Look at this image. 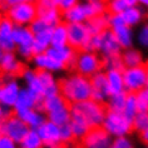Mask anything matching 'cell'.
<instances>
[{"label":"cell","mask_w":148,"mask_h":148,"mask_svg":"<svg viewBox=\"0 0 148 148\" xmlns=\"http://www.w3.org/2000/svg\"><path fill=\"white\" fill-rule=\"evenodd\" d=\"M66 29H68V45H70L77 51L87 50L92 38L87 23L66 24Z\"/></svg>","instance_id":"10"},{"label":"cell","mask_w":148,"mask_h":148,"mask_svg":"<svg viewBox=\"0 0 148 148\" xmlns=\"http://www.w3.org/2000/svg\"><path fill=\"white\" fill-rule=\"evenodd\" d=\"M19 148H44L38 131L30 129L19 143Z\"/></svg>","instance_id":"33"},{"label":"cell","mask_w":148,"mask_h":148,"mask_svg":"<svg viewBox=\"0 0 148 148\" xmlns=\"http://www.w3.org/2000/svg\"><path fill=\"white\" fill-rule=\"evenodd\" d=\"M87 27L89 29L92 35H98L104 33L107 29H109V13L107 12L103 15H99L90 19L87 23Z\"/></svg>","instance_id":"30"},{"label":"cell","mask_w":148,"mask_h":148,"mask_svg":"<svg viewBox=\"0 0 148 148\" xmlns=\"http://www.w3.org/2000/svg\"><path fill=\"white\" fill-rule=\"evenodd\" d=\"M0 133H1V122H0Z\"/></svg>","instance_id":"57"},{"label":"cell","mask_w":148,"mask_h":148,"mask_svg":"<svg viewBox=\"0 0 148 148\" xmlns=\"http://www.w3.org/2000/svg\"><path fill=\"white\" fill-rule=\"evenodd\" d=\"M20 77H21V80H23L25 88H28L29 90L34 92V93L40 95V97H43V88H42V83H40V79H39L38 70H35L34 68H30V66L29 68H24Z\"/></svg>","instance_id":"22"},{"label":"cell","mask_w":148,"mask_h":148,"mask_svg":"<svg viewBox=\"0 0 148 148\" xmlns=\"http://www.w3.org/2000/svg\"><path fill=\"white\" fill-rule=\"evenodd\" d=\"M99 49H101V34L98 35H92V38L89 40V44H88L87 50L89 51H95V53L99 54Z\"/></svg>","instance_id":"44"},{"label":"cell","mask_w":148,"mask_h":148,"mask_svg":"<svg viewBox=\"0 0 148 148\" xmlns=\"http://www.w3.org/2000/svg\"><path fill=\"white\" fill-rule=\"evenodd\" d=\"M15 116L19 117L29 127V129H35V131L47 121V117L42 112V109H28L24 112L16 113Z\"/></svg>","instance_id":"24"},{"label":"cell","mask_w":148,"mask_h":148,"mask_svg":"<svg viewBox=\"0 0 148 148\" xmlns=\"http://www.w3.org/2000/svg\"><path fill=\"white\" fill-rule=\"evenodd\" d=\"M60 95L70 106L88 101L92 97L90 78L73 72L59 80Z\"/></svg>","instance_id":"1"},{"label":"cell","mask_w":148,"mask_h":148,"mask_svg":"<svg viewBox=\"0 0 148 148\" xmlns=\"http://www.w3.org/2000/svg\"><path fill=\"white\" fill-rule=\"evenodd\" d=\"M14 25L8 18L4 16L0 21V49L4 53L15 51V43H14Z\"/></svg>","instance_id":"18"},{"label":"cell","mask_w":148,"mask_h":148,"mask_svg":"<svg viewBox=\"0 0 148 148\" xmlns=\"http://www.w3.org/2000/svg\"><path fill=\"white\" fill-rule=\"evenodd\" d=\"M70 148H83L82 146H80V144L79 143H77V144H73V146L72 147H70Z\"/></svg>","instance_id":"54"},{"label":"cell","mask_w":148,"mask_h":148,"mask_svg":"<svg viewBox=\"0 0 148 148\" xmlns=\"http://www.w3.org/2000/svg\"><path fill=\"white\" fill-rule=\"evenodd\" d=\"M136 5H138V0H110L107 1V12L109 14H122Z\"/></svg>","instance_id":"32"},{"label":"cell","mask_w":148,"mask_h":148,"mask_svg":"<svg viewBox=\"0 0 148 148\" xmlns=\"http://www.w3.org/2000/svg\"><path fill=\"white\" fill-rule=\"evenodd\" d=\"M60 136H62V142L64 144V147L66 146H73L74 142H75V138L73 136V132L70 129L69 124L62 125L60 127Z\"/></svg>","instance_id":"40"},{"label":"cell","mask_w":148,"mask_h":148,"mask_svg":"<svg viewBox=\"0 0 148 148\" xmlns=\"http://www.w3.org/2000/svg\"><path fill=\"white\" fill-rule=\"evenodd\" d=\"M103 59V70H109V69H118L123 70L124 65L122 62L121 55H116V57H109V58H102Z\"/></svg>","instance_id":"38"},{"label":"cell","mask_w":148,"mask_h":148,"mask_svg":"<svg viewBox=\"0 0 148 148\" xmlns=\"http://www.w3.org/2000/svg\"><path fill=\"white\" fill-rule=\"evenodd\" d=\"M23 70H24V63L18 57L15 51L4 53L3 58L0 59V73L3 74V77L16 78V77L21 75Z\"/></svg>","instance_id":"14"},{"label":"cell","mask_w":148,"mask_h":148,"mask_svg":"<svg viewBox=\"0 0 148 148\" xmlns=\"http://www.w3.org/2000/svg\"><path fill=\"white\" fill-rule=\"evenodd\" d=\"M108 83L109 95L124 93V83H123V73L118 69H109L104 70Z\"/></svg>","instance_id":"25"},{"label":"cell","mask_w":148,"mask_h":148,"mask_svg":"<svg viewBox=\"0 0 148 148\" xmlns=\"http://www.w3.org/2000/svg\"><path fill=\"white\" fill-rule=\"evenodd\" d=\"M25 3H35V0H4L1 8H4L6 10V9L12 8V6H15L19 4H25Z\"/></svg>","instance_id":"48"},{"label":"cell","mask_w":148,"mask_h":148,"mask_svg":"<svg viewBox=\"0 0 148 148\" xmlns=\"http://www.w3.org/2000/svg\"><path fill=\"white\" fill-rule=\"evenodd\" d=\"M144 66H146V70H147V87H148V60L146 62V64H144Z\"/></svg>","instance_id":"53"},{"label":"cell","mask_w":148,"mask_h":148,"mask_svg":"<svg viewBox=\"0 0 148 148\" xmlns=\"http://www.w3.org/2000/svg\"><path fill=\"white\" fill-rule=\"evenodd\" d=\"M3 18H4V15H3V10L0 9V21H1V19H3Z\"/></svg>","instance_id":"55"},{"label":"cell","mask_w":148,"mask_h":148,"mask_svg":"<svg viewBox=\"0 0 148 148\" xmlns=\"http://www.w3.org/2000/svg\"><path fill=\"white\" fill-rule=\"evenodd\" d=\"M110 30H112L113 35L116 36L117 42L122 49H128V48L133 47L136 35H134V30L132 28L127 27V25H121V27L112 28Z\"/></svg>","instance_id":"26"},{"label":"cell","mask_w":148,"mask_h":148,"mask_svg":"<svg viewBox=\"0 0 148 148\" xmlns=\"http://www.w3.org/2000/svg\"><path fill=\"white\" fill-rule=\"evenodd\" d=\"M44 148H64L60 136V127L50 121H45L36 129Z\"/></svg>","instance_id":"12"},{"label":"cell","mask_w":148,"mask_h":148,"mask_svg":"<svg viewBox=\"0 0 148 148\" xmlns=\"http://www.w3.org/2000/svg\"><path fill=\"white\" fill-rule=\"evenodd\" d=\"M84 3H97V1H107V0H80Z\"/></svg>","instance_id":"52"},{"label":"cell","mask_w":148,"mask_h":148,"mask_svg":"<svg viewBox=\"0 0 148 148\" xmlns=\"http://www.w3.org/2000/svg\"><path fill=\"white\" fill-rule=\"evenodd\" d=\"M121 16L124 25L133 29L134 27H138V25H140L144 21V19H146V10L140 8L139 5H136L124 10L121 14Z\"/></svg>","instance_id":"23"},{"label":"cell","mask_w":148,"mask_h":148,"mask_svg":"<svg viewBox=\"0 0 148 148\" xmlns=\"http://www.w3.org/2000/svg\"><path fill=\"white\" fill-rule=\"evenodd\" d=\"M139 139H140V142H142L144 146H148V128L146 129V131H143L142 133H139Z\"/></svg>","instance_id":"49"},{"label":"cell","mask_w":148,"mask_h":148,"mask_svg":"<svg viewBox=\"0 0 148 148\" xmlns=\"http://www.w3.org/2000/svg\"><path fill=\"white\" fill-rule=\"evenodd\" d=\"M107 13V1L97 3H84L79 1L78 4L70 9L63 12V21L65 24H78L88 23L95 16L103 15Z\"/></svg>","instance_id":"3"},{"label":"cell","mask_w":148,"mask_h":148,"mask_svg":"<svg viewBox=\"0 0 148 148\" xmlns=\"http://www.w3.org/2000/svg\"><path fill=\"white\" fill-rule=\"evenodd\" d=\"M107 1H110V0H107Z\"/></svg>","instance_id":"58"},{"label":"cell","mask_w":148,"mask_h":148,"mask_svg":"<svg viewBox=\"0 0 148 148\" xmlns=\"http://www.w3.org/2000/svg\"><path fill=\"white\" fill-rule=\"evenodd\" d=\"M35 4L38 9H51L58 8V0H35Z\"/></svg>","instance_id":"45"},{"label":"cell","mask_w":148,"mask_h":148,"mask_svg":"<svg viewBox=\"0 0 148 148\" xmlns=\"http://www.w3.org/2000/svg\"><path fill=\"white\" fill-rule=\"evenodd\" d=\"M122 73H123L125 93L136 94L137 92L147 87V70L144 65L134 66V68H124Z\"/></svg>","instance_id":"8"},{"label":"cell","mask_w":148,"mask_h":148,"mask_svg":"<svg viewBox=\"0 0 148 148\" xmlns=\"http://www.w3.org/2000/svg\"><path fill=\"white\" fill-rule=\"evenodd\" d=\"M132 123L133 131L137 132L138 134L146 131L148 128V112H138L132 118Z\"/></svg>","instance_id":"36"},{"label":"cell","mask_w":148,"mask_h":148,"mask_svg":"<svg viewBox=\"0 0 148 148\" xmlns=\"http://www.w3.org/2000/svg\"><path fill=\"white\" fill-rule=\"evenodd\" d=\"M3 3H4V0H0V6H3Z\"/></svg>","instance_id":"56"},{"label":"cell","mask_w":148,"mask_h":148,"mask_svg":"<svg viewBox=\"0 0 148 148\" xmlns=\"http://www.w3.org/2000/svg\"><path fill=\"white\" fill-rule=\"evenodd\" d=\"M108 148H136L134 142L131 137H121V138H113L112 143Z\"/></svg>","instance_id":"41"},{"label":"cell","mask_w":148,"mask_h":148,"mask_svg":"<svg viewBox=\"0 0 148 148\" xmlns=\"http://www.w3.org/2000/svg\"><path fill=\"white\" fill-rule=\"evenodd\" d=\"M29 131L30 129L28 125L15 114H12V116L9 114L8 117L1 121V133L8 136L13 140H15L18 144L21 142V139L27 136Z\"/></svg>","instance_id":"11"},{"label":"cell","mask_w":148,"mask_h":148,"mask_svg":"<svg viewBox=\"0 0 148 148\" xmlns=\"http://www.w3.org/2000/svg\"><path fill=\"white\" fill-rule=\"evenodd\" d=\"M21 88L23 87L19 79L3 77V79H0V106L4 107L6 110L14 109Z\"/></svg>","instance_id":"9"},{"label":"cell","mask_w":148,"mask_h":148,"mask_svg":"<svg viewBox=\"0 0 148 148\" xmlns=\"http://www.w3.org/2000/svg\"><path fill=\"white\" fill-rule=\"evenodd\" d=\"M79 1L80 0H58V8L60 9L62 12H65V10L70 9L75 4H78Z\"/></svg>","instance_id":"47"},{"label":"cell","mask_w":148,"mask_h":148,"mask_svg":"<svg viewBox=\"0 0 148 148\" xmlns=\"http://www.w3.org/2000/svg\"><path fill=\"white\" fill-rule=\"evenodd\" d=\"M122 48L118 44L116 36L110 29H107L104 33L101 34V49H99V55L102 58H109V57H116L121 55Z\"/></svg>","instance_id":"19"},{"label":"cell","mask_w":148,"mask_h":148,"mask_svg":"<svg viewBox=\"0 0 148 148\" xmlns=\"http://www.w3.org/2000/svg\"><path fill=\"white\" fill-rule=\"evenodd\" d=\"M32 64L33 68L38 72H48V73H60L66 68L59 62H57L53 57H50L48 53H42V54H35L32 58Z\"/></svg>","instance_id":"16"},{"label":"cell","mask_w":148,"mask_h":148,"mask_svg":"<svg viewBox=\"0 0 148 148\" xmlns=\"http://www.w3.org/2000/svg\"><path fill=\"white\" fill-rule=\"evenodd\" d=\"M8 19L15 27H30V24L38 18V6L35 3H25L6 9Z\"/></svg>","instance_id":"7"},{"label":"cell","mask_w":148,"mask_h":148,"mask_svg":"<svg viewBox=\"0 0 148 148\" xmlns=\"http://www.w3.org/2000/svg\"><path fill=\"white\" fill-rule=\"evenodd\" d=\"M147 148H148V146H147Z\"/></svg>","instance_id":"59"},{"label":"cell","mask_w":148,"mask_h":148,"mask_svg":"<svg viewBox=\"0 0 148 148\" xmlns=\"http://www.w3.org/2000/svg\"><path fill=\"white\" fill-rule=\"evenodd\" d=\"M138 5L144 10H148V0H138Z\"/></svg>","instance_id":"51"},{"label":"cell","mask_w":148,"mask_h":148,"mask_svg":"<svg viewBox=\"0 0 148 148\" xmlns=\"http://www.w3.org/2000/svg\"><path fill=\"white\" fill-rule=\"evenodd\" d=\"M106 114V104L98 103L93 99H88L82 103L70 106V118H75V119L83 122L90 129L102 127Z\"/></svg>","instance_id":"2"},{"label":"cell","mask_w":148,"mask_h":148,"mask_svg":"<svg viewBox=\"0 0 148 148\" xmlns=\"http://www.w3.org/2000/svg\"><path fill=\"white\" fill-rule=\"evenodd\" d=\"M125 98L127 93H121V94H114L109 95V98L106 102L107 110H113V112H123L124 104H125Z\"/></svg>","instance_id":"34"},{"label":"cell","mask_w":148,"mask_h":148,"mask_svg":"<svg viewBox=\"0 0 148 148\" xmlns=\"http://www.w3.org/2000/svg\"><path fill=\"white\" fill-rule=\"evenodd\" d=\"M92 83V97L90 99L106 104L107 99L109 98V90H108V83H107V77L104 70L97 73L90 78Z\"/></svg>","instance_id":"17"},{"label":"cell","mask_w":148,"mask_h":148,"mask_svg":"<svg viewBox=\"0 0 148 148\" xmlns=\"http://www.w3.org/2000/svg\"><path fill=\"white\" fill-rule=\"evenodd\" d=\"M134 95L138 106V112H148V87L137 92Z\"/></svg>","instance_id":"39"},{"label":"cell","mask_w":148,"mask_h":148,"mask_svg":"<svg viewBox=\"0 0 148 148\" xmlns=\"http://www.w3.org/2000/svg\"><path fill=\"white\" fill-rule=\"evenodd\" d=\"M123 113L129 118H133L138 113V106H137V101H136V95L134 94H128L127 93V98H125V104L123 108Z\"/></svg>","instance_id":"37"},{"label":"cell","mask_w":148,"mask_h":148,"mask_svg":"<svg viewBox=\"0 0 148 148\" xmlns=\"http://www.w3.org/2000/svg\"><path fill=\"white\" fill-rule=\"evenodd\" d=\"M68 45V29L65 23H60L51 29V47Z\"/></svg>","instance_id":"31"},{"label":"cell","mask_w":148,"mask_h":148,"mask_svg":"<svg viewBox=\"0 0 148 148\" xmlns=\"http://www.w3.org/2000/svg\"><path fill=\"white\" fill-rule=\"evenodd\" d=\"M73 69L75 73L92 78L103 70V59L98 53L89 50H80L77 53Z\"/></svg>","instance_id":"6"},{"label":"cell","mask_w":148,"mask_h":148,"mask_svg":"<svg viewBox=\"0 0 148 148\" xmlns=\"http://www.w3.org/2000/svg\"><path fill=\"white\" fill-rule=\"evenodd\" d=\"M69 125H70V129H72V132H73L74 138H75V140H78V142L82 140V138L89 132V129H90L87 124H84L83 122L75 119V118H70Z\"/></svg>","instance_id":"35"},{"label":"cell","mask_w":148,"mask_h":148,"mask_svg":"<svg viewBox=\"0 0 148 148\" xmlns=\"http://www.w3.org/2000/svg\"><path fill=\"white\" fill-rule=\"evenodd\" d=\"M43 99H44L43 97H40V95L34 93V92L29 90L28 88L23 87L19 93V97L16 99L15 106H14V112L16 114L28 109H40Z\"/></svg>","instance_id":"15"},{"label":"cell","mask_w":148,"mask_h":148,"mask_svg":"<svg viewBox=\"0 0 148 148\" xmlns=\"http://www.w3.org/2000/svg\"><path fill=\"white\" fill-rule=\"evenodd\" d=\"M102 127L112 138L129 137L134 132L133 131L132 118L127 117L123 112L107 110Z\"/></svg>","instance_id":"5"},{"label":"cell","mask_w":148,"mask_h":148,"mask_svg":"<svg viewBox=\"0 0 148 148\" xmlns=\"http://www.w3.org/2000/svg\"><path fill=\"white\" fill-rule=\"evenodd\" d=\"M39 79L43 88V97H53V95L60 94V87H59V79L53 73L48 72H38Z\"/></svg>","instance_id":"21"},{"label":"cell","mask_w":148,"mask_h":148,"mask_svg":"<svg viewBox=\"0 0 148 148\" xmlns=\"http://www.w3.org/2000/svg\"><path fill=\"white\" fill-rule=\"evenodd\" d=\"M8 116H9V114H8V110H6V109L4 108V107L0 106V122L4 119V118H6Z\"/></svg>","instance_id":"50"},{"label":"cell","mask_w":148,"mask_h":148,"mask_svg":"<svg viewBox=\"0 0 148 148\" xmlns=\"http://www.w3.org/2000/svg\"><path fill=\"white\" fill-rule=\"evenodd\" d=\"M121 58H122V62H123L124 68H134V66L146 64V60H144L142 51L134 47L122 50Z\"/></svg>","instance_id":"27"},{"label":"cell","mask_w":148,"mask_h":148,"mask_svg":"<svg viewBox=\"0 0 148 148\" xmlns=\"http://www.w3.org/2000/svg\"><path fill=\"white\" fill-rule=\"evenodd\" d=\"M45 53H48L50 57H53L55 60L63 64L65 68H73L78 51L74 50L70 45H64V47H50Z\"/></svg>","instance_id":"20"},{"label":"cell","mask_w":148,"mask_h":148,"mask_svg":"<svg viewBox=\"0 0 148 148\" xmlns=\"http://www.w3.org/2000/svg\"><path fill=\"white\" fill-rule=\"evenodd\" d=\"M124 25L121 14H109V29Z\"/></svg>","instance_id":"46"},{"label":"cell","mask_w":148,"mask_h":148,"mask_svg":"<svg viewBox=\"0 0 148 148\" xmlns=\"http://www.w3.org/2000/svg\"><path fill=\"white\" fill-rule=\"evenodd\" d=\"M137 42L142 48H147L148 49V21L143 23L140 25L137 33Z\"/></svg>","instance_id":"42"},{"label":"cell","mask_w":148,"mask_h":148,"mask_svg":"<svg viewBox=\"0 0 148 148\" xmlns=\"http://www.w3.org/2000/svg\"><path fill=\"white\" fill-rule=\"evenodd\" d=\"M112 137L107 133L103 127L89 129V132L79 140L83 148H108L112 143Z\"/></svg>","instance_id":"13"},{"label":"cell","mask_w":148,"mask_h":148,"mask_svg":"<svg viewBox=\"0 0 148 148\" xmlns=\"http://www.w3.org/2000/svg\"><path fill=\"white\" fill-rule=\"evenodd\" d=\"M38 19L44 21L49 28H54L63 23V12L58 8L38 9Z\"/></svg>","instance_id":"28"},{"label":"cell","mask_w":148,"mask_h":148,"mask_svg":"<svg viewBox=\"0 0 148 148\" xmlns=\"http://www.w3.org/2000/svg\"><path fill=\"white\" fill-rule=\"evenodd\" d=\"M50 47H51V28L34 34V42H33L34 54L45 53Z\"/></svg>","instance_id":"29"},{"label":"cell","mask_w":148,"mask_h":148,"mask_svg":"<svg viewBox=\"0 0 148 148\" xmlns=\"http://www.w3.org/2000/svg\"><path fill=\"white\" fill-rule=\"evenodd\" d=\"M0 148H19V144L8 136L0 133Z\"/></svg>","instance_id":"43"},{"label":"cell","mask_w":148,"mask_h":148,"mask_svg":"<svg viewBox=\"0 0 148 148\" xmlns=\"http://www.w3.org/2000/svg\"><path fill=\"white\" fill-rule=\"evenodd\" d=\"M42 112L45 114L47 121H50L59 127L69 124L70 122V104L60 94L44 98L40 106Z\"/></svg>","instance_id":"4"}]
</instances>
